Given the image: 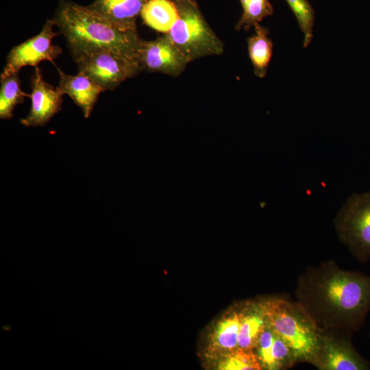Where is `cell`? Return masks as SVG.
Listing matches in <instances>:
<instances>
[{
	"label": "cell",
	"mask_w": 370,
	"mask_h": 370,
	"mask_svg": "<svg viewBox=\"0 0 370 370\" xmlns=\"http://www.w3.org/2000/svg\"><path fill=\"white\" fill-rule=\"evenodd\" d=\"M350 335L334 330H322L312 365L320 370H369L370 361L356 349Z\"/></svg>",
	"instance_id": "7"
},
{
	"label": "cell",
	"mask_w": 370,
	"mask_h": 370,
	"mask_svg": "<svg viewBox=\"0 0 370 370\" xmlns=\"http://www.w3.org/2000/svg\"><path fill=\"white\" fill-rule=\"evenodd\" d=\"M60 81L56 89L63 95H68L79 107L85 118L92 111L99 94L103 90L87 75L78 73L76 75L66 74L57 68Z\"/></svg>",
	"instance_id": "11"
},
{
	"label": "cell",
	"mask_w": 370,
	"mask_h": 370,
	"mask_svg": "<svg viewBox=\"0 0 370 370\" xmlns=\"http://www.w3.org/2000/svg\"><path fill=\"white\" fill-rule=\"evenodd\" d=\"M369 336H370V333H369Z\"/></svg>",
	"instance_id": "24"
},
{
	"label": "cell",
	"mask_w": 370,
	"mask_h": 370,
	"mask_svg": "<svg viewBox=\"0 0 370 370\" xmlns=\"http://www.w3.org/2000/svg\"><path fill=\"white\" fill-rule=\"evenodd\" d=\"M72 53L79 72L92 79L103 91L115 89L143 70L138 60L106 49H83Z\"/></svg>",
	"instance_id": "5"
},
{
	"label": "cell",
	"mask_w": 370,
	"mask_h": 370,
	"mask_svg": "<svg viewBox=\"0 0 370 370\" xmlns=\"http://www.w3.org/2000/svg\"><path fill=\"white\" fill-rule=\"evenodd\" d=\"M272 358L274 370L288 369L297 363L290 347L276 334L272 347Z\"/></svg>",
	"instance_id": "22"
},
{
	"label": "cell",
	"mask_w": 370,
	"mask_h": 370,
	"mask_svg": "<svg viewBox=\"0 0 370 370\" xmlns=\"http://www.w3.org/2000/svg\"><path fill=\"white\" fill-rule=\"evenodd\" d=\"M53 20L72 52L102 49L138 60L143 40L137 29L121 27L89 7L72 2L61 3Z\"/></svg>",
	"instance_id": "2"
},
{
	"label": "cell",
	"mask_w": 370,
	"mask_h": 370,
	"mask_svg": "<svg viewBox=\"0 0 370 370\" xmlns=\"http://www.w3.org/2000/svg\"><path fill=\"white\" fill-rule=\"evenodd\" d=\"M53 20L47 19L39 34L13 47L6 58L1 79L18 73L23 66H37L44 60L53 62L62 53L60 47L53 45L58 33L53 31Z\"/></svg>",
	"instance_id": "8"
},
{
	"label": "cell",
	"mask_w": 370,
	"mask_h": 370,
	"mask_svg": "<svg viewBox=\"0 0 370 370\" xmlns=\"http://www.w3.org/2000/svg\"><path fill=\"white\" fill-rule=\"evenodd\" d=\"M241 314L238 348L251 349L256 346L261 332L267 325L262 304L253 306Z\"/></svg>",
	"instance_id": "15"
},
{
	"label": "cell",
	"mask_w": 370,
	"mask_h": 370,
	"mask_svg": "<svg viewBox=\"0 0 370 370\" xmlns=\"http://www.w3.org/2000/svg\"><path fill=\"white\" fill-rule=\"evenodd\" d=\"M294 13L300 29L304 35V47H307L312 40L314 10L308 0H286Z\"/></svg>",
	"instance_id": "19"
},
{
	"label": "cell",
	"mask_w": 370,
	"mask_h": 370,
	"mask_svg": "<svg viewBox=\"0 0 370 370\" xmlns=\"http://www.w3.org/2000/svg\"><path fill=\"white\" fill-rule=\"evenodd\" d=\"M275 334L267 325L261 332L256 346L258 350V358L262 367L267 369L274 370L272 358V347Z\"/></svg>",
	"instance_id": "21"
},
{
	"label": "cell",
	"mask_w": 370,
	"mask_h": 370,
	"mask_svg": "<svg viewBox=\"0 0 370 370\" xmlns=\"http://www.w3.org/2000/svg\"><path fill=\"white\" fill-rule=\"evenodd\" d=\"M295 295L320 329L352 334L364 326L370 312V275L328 260L299 275Z\"/></svg>",
	"instance_id": "1"
},
{
	"label": "cell",
	"mask_w": 370,
	"mask_h": 370,
	"mask_svg": "<svg viewBox=\"0 0 370 370\" xmlns=\"http://www.w3.org/2000/svg\"><path fill=\"white\" fill-rule=\"evenodd\" d=\"M147 1L95 0L88 7L121 27L136 29V19Z\"/></svg>",
	"instance_id": "12"
},
{
	"label": "cell",
	"mask_w": 370,
	"mask_h": 370,
	"mask_svg": "<svg viewBox=\"0 0 370 370\" xmlns=\"http://www.w3.org/2000/svg\"><path fill=\"white\" fill-rule=\"evenodd\" d=\"M25 97L29 95L21 90L18 73L1 79L0 118L12 119L15 107L23 103Z\"/></svg>",
	"instance_id": "16"
},
{
	"label": "cell",
	"mask_w": 370,
	"mask_h": 370,
	"mask_svg": "<svg viewBox=\"0 0 370 370\" xmlns=\"http://www.w3.org/2000/svg\"><path fill=\"white\" fill-rule=\"evenodd\" d=\"M243 13L236 23L235 29L242 28L248 31L252 26L260 24L265 17L273 14V8L269 0H239Z\"/></svg>",
	"instance_id": "18"
},
{
	"label": "cell",
	"mask_w": 370,
	"mask_h": 370,
	"mask_svg": "<svg viewBox=\"0 0 370 370\" xmlns=\"http://www.w3.org/2000/svg\"><path fill=\"white\" fill-rule=\"evenodd\" d=\"M31 108L21 123L28 127L42 126L61 110L62 95L45 81L38 66L31 77Z\"/></svg>",
	"instance_id": "10"
},
{
	"label": "cell",
	"mask_w": 370,
	"mask_h": 370,
	"mask_svg": "<svg viewBox=\"0 0 370 370\" xmlns=\"http://www.w3.org/2000/svg\"><path fill=\"white\" fill-rule=\"evenodd\" d=\"M255 34L248 38V53L254 66V74L264 77L267 72L273 53V42L269 37V29L258 24Z\"/></svg>",
	"instance_id": "14"
},
{
	"label": "cell",
	"mask_w": 370,
	"mask_h": 370,
	"mask_svg": "<svg viewBox=\"0 0 370 370\" xmlns=\"http://www.w3.org/2000/svg\"><path fill=\"white\" fill-rule=\"evenodd\" d=\"M174 1L179 16L166 35L189 62L206 56L222 54L223 43L210 28L197 4L186 0Z\"/></svg>",
	"instance_id": "4"
},
{
	"label": "cell",
	"mask_w": 370,
	"mask_h": 370,
	"mask_svg": "<svg viewBox=\"0 0 370 370\" xmlns=\"http://www.w3.org/2000/svg\"><path fill=\"white\" fill-rule=\"evenodd\" d=\"M262 304L267 325L288 345L296 362L312 365L322 330L296 301L283 296Z\"/></svg>",
	"instance_id": "3"
},
{
	"label": "cell",
	"mask_w": 370,
	"mask_h": 370,
	"mask_svg": "<svg viewBox=\"0 0 370 370\" xmlns=\"http://www.w3.org/2000/svg\"><path fill=\"white\" fill-rule=\"evenodd\" d=\"M186 1H190V2L193 3H197L196 0H186Z\"/></svg>",
	"instance_id": "23"
},
{
	"label": "cell",
	"mask_w": 370,
	"mask_h": 370,
	"mask_svg": "<svg viewBox=\"0 0 370 370\" xmlns=\"http://www.w3.org/2000/svg\"><path fill=\"white\" fill-rule=\"evenodd\" d=\"M340 241L359 262L370 260V190L352 194L334 220Z\"/></svg>",
	"instance_id": "6"
},
{
	"label": "cell",
	"mask_w": 370,
	"mask_h": 370,
	"mask_svg": "<svg viewBox=\"0 0 370 370\" xmlns=\"http://www.w3.org/2000/svg\"><path fill=\"white\" fill-rule=\"evenodd\" d=\"M138 61L143 69L173 77L180 75L190 63L166 34L153 40H142Z\"/></svg>",
	"instance_id": "9"
},
{
	"label": "cell",
	"mask_w": 370,
	"mask_h": 370,
	"mask_svg": "<svg viewBox=\"0 0 370 370\" xmlns=\"http://www.w3.org/2000/svg\"><path fill=\"white\" fill-rule=\"evenodd\" d=\"M223 370H259L262 366L251 349L238 348L227 356L219 365Z\"/></svg>",
	"instance_id": "20"
},
{
	"label": "cell",
	"mask_w": 370,
	"mask_h": 370,
	"mask_svg": "<svg viewBox=\"0 0 370 370\" xmlns=\"http://www.w3.org/2000/svg\"><path fill=\"white\" fill-rule=\"evenodd\" d=\"M140 16L145 25L166 34L177 20L179 14L173 0H148L143 7Z\"/></svg>",
	"instance_id": "13"
},
{
	"label": "cell",
	"mask_w": 370,
	"mask_h": 370,
	"mask_svg": "<svg viewBox=\"0 0 370 370\" xmlns=\"http://www.w3.org/2000/svg\"><path fill=\"white\" fill-rule=\"evenodd\" d=\"M241 314L234 313L217 326L212 338V345L220 349L232 352L238 348V333Z\"/></svg>",
	"instance_id": "17"
}]
</instances>
